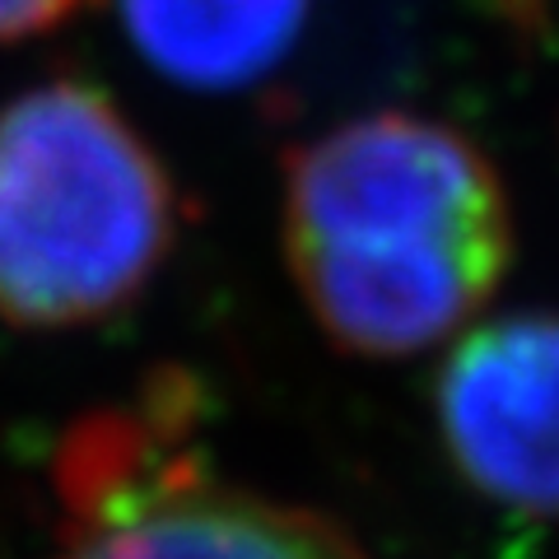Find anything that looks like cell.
<instances>
[{"instance_id":"cell-1","label":"cell","mask_w":559,"mask_h":559,"mask_svg":"<svg viewBox=\"0 0 559 559\" xmlns=\"http://www.w3.org/2000/svg\"><path fill=\"white\" fill-rule=\"evenodd\" d=\"M280 238L312 322L349 355L401 359L489 304L513 261V210L452 121L369 112L289 154Z\"/></svg>"},{"instance_id":"cell-2","label":"cell","mask_w":559,"mask_h":559,"mask_svg":"<svg viewBox=\"0 0 559 559\" xmlns=\"http://www.w3.org/2000/svg\"><path fill=\"white\" fill-rule=\"evenodd\" d=\"M178 229V182L108 90L57 75L0 108V322L112 318L164 271Z\"/></svg>"},{"instance_id":"cell-3","label":"cell","mask_w":559,"mask_h":559,"mask_svg":"<svg viewBox=\"0 0 559 559\" xmlns=\"http://www.w3.org/2000/svg\"><path fill=\"white\" fill-rule=\"evenodd\" d=\"M433 419L480 503L522 527L559 522V312L466 326L433 378Z\"/></svg>"},{"instance_id":"cell-4","label":"cell","mask_w":559,"mask_h":559,"mask_svg":"<svg viewBox=\"0 0 559 559\" xmlns=\"http://www.w3.org/2000/svg\"><path fill=\"white\" fill-rule=\"evenodd\" d=\"M51 559H369L341 522L299 503L219 485L197 462L66 522V546Z\"/></svg>"},{"instance_id":"cell-5","label":"cell","mask_w":559,"mask_h":559,"mask_svg":"<svg viewBox=\"0 0 559 559\" xmlns=\"http://www.w3.org/2000/svg\"><path fill=\"white\" fill-rule=\"evenodd\" d=\"M312 0H117L150 70L187 90H242L289 57Z\"/></svg>"},{"instance_id":"cell-6","label":"cell","mask_w":559,"mask_h":559,"mask_svg":"<svg viewBox=\"0 0 559 559\" xmlns=\"http://www.w3.org/2000/svg\"><path fill=\"white\" fill-rule=\"evenodd\" d=\"M90 0H0V43H24L38 33L61 28Z\"/></svg>"}]
</instances>
